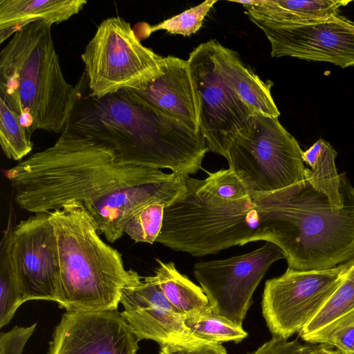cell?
I'll return each mask as SVG.
<instances>
[{"label":"cell","instance_id":"6da1fadb","mask_svg":"<svg viewBox=\"0 0 354 354\" xmlns=\"http://www.w3.org/2000/svg\"><path fill=\"white\" fill-rule=\"evenodd\" d=\"M170 174L122 163L113 147L67 127L52 146L5 171L21 209L49 212L80 202L111 243L122 236L137 210L160 195L158 180Z\"/></svg>","mask_w":354,"mask_h":354},{"label":"cell","instance_id":"7a4b0ae2","mask_svg":"<svg viewBox=\"0 0 354 354\" xmlns=\"http://www.w3.org/2000/svg\"><path fill=\"white\" fill-rule=\"evenodd\" d=\"M66 127L113 147L122 163L169 169L180 176L201 169L209 151L201 131L122 92L83 98L79 89Z\"/></svg>","mask_w":354,"mask_h":354},{"label":"cell","instance_id":"3957f363","mask_svg":"<svg viewBox=\"0 0 354 354\" xmlns=\"http://www.w3.org/2000/svg\"><path fill=\"white\" fill-rule=\"evenodd\" d=\"M339 175V208L306 180L259 201L266 241L282 250L288 268L328 270L354 259V187Z\"/></svg>","mask_w":354,"mask_h":354},{"label":"cell","instance_id":"277c9868","mask_svg":"<svg viewBox=\"0 0 354 354\" xmlns=\"http://www.w3.org/2000/svg\"><path fill=\"white\" fill-rule=\"evenodd\" d=\"M52 26L44 21L25 26L0 53V91L30 135L35 130L62 133L78 97V85L69 84L63 74Z\"/></svg>","mask_w":354,"mask_h":354},{"label":"cell","instance_id":"5b68a950","mask_svg":"<svg viewBox=\"0 0 354 354\" xmlns=\"http://www.w3.org/2000/svg\"><path fill=\"white\" fill-rule=\"evenodd\" d=\"M60 267L56 299L66 311L118 310L129 279L119 252L100 237L93 218L77 201L49 212Z\"/></svg>","mask_w":354,"mask_h":354},{"label":"cell","instance_id":"8992f818","mask_svg":"<svg viewBox=\"0 0 354 354\" xmlns=\"http://www.w3.org/2000/svg\"><path fill=\"white\" fill-rule=\"evenodd\" d=\"M183 178L184 189L164 209L156 242L201 257L266 241L259 201L251 196L224 198L214 193L205 179L187 175Z\"/></svg>","mask_w":354,"mask_h":354},{"label":"cell","instance_id":"52a82bcc","mask_svg":"<svg viewBox=\"0 0 354 354\" xmlns=\"http://www.w3.org/2000/svg\"><path fill=\"white\" fill-rule=\"evenodd\" d=\"M303 151L278 118L254 112L223 156L251 196L259 201L306 180Z\"/></svg>","mask_w":354,"mask_h":354},{"label":"cell","instance_id":"ba28073f","mask_svg":"<svg viewBox=\"0 0 354 354\" xmlns=\"http://www.w3.org/2000/svg\"><path fill=\"white\" fill-rule=\"evenodd\" d=\"M88 95L101 98L124 90H142L162 71L163 57L142 44L121 17L101 22L81 55Z\"/></svg>","mask_w":354,"mask_h":354},{"label":"cell","instance_id":"9c48e42d","mask_svg":"<svg viewBox=\"0 0 354 354\" xmlns=\"http://www.w3.org/2000/svg\"><path fill=\"white\" fill-rule=\"evenodd\" d=\"M353 259L328 270L288 268L282 275L267 280L262 313L272 336L288 339L299 333L336 290Z\"/></svg>","mask_w":354,"mask_h":354},{"label":"cell","instance_id":"30bf717a","mask_svg":"<svg viewBox=\"0 0 354 354\" xmlns=\"http://www.w3.org/2000/svg\"><path fill=\"white\" fill-rule=\"evenodd\" d=\"M198 110L199 128L209 150L223 156L227 145L254 112L223 77L214 40L201 44L187 59Z\"/></svg>","mask_w":354,"mask_h":354},{"label":"cell","instance_id":"8fae6325","mask_svg":"<svg viewBox=\"0 0 354 354\" xmlns=\"http://www.w3.org/2000/svg\"><path fill=\"white\" fill-rule=\"evenodd\" d=\"M281 259H285L282 250L266 241L245 254L198 262L194 265V274L212 311L242 326L255 289L270 266Z\"/></svg>","mask_w":354,"mask_h":354},{"label":"cell","instance_id":"7c38bea8","mask_svg":"<svg viewBox=\"0 0 354 354\" xmlns=\"http://www.w3.org/2000/svg\"><path fill=\"white\" fill-rule=\"evenodd\" d=\"M9 252L23 302L55 301L59 288L57 241L49 212H37L12 227Z\"/></svg>","mask_w":354,"mask_h":354},{"label":"cell","instance_id":"4fadbf2b","mask_svg":"<svg viewBox=\"0 0 354 354\" xmlns=\"http://www.w3.org/2000/svg\"><path fill=\"white\" fill-rule=\"evenodd\" d=\"M253 23L270 41L273 57L328 62L342 68L354 66V21L340 12L299 25Z\"/></svg>","mask_w":354,"mask_h":354},{"label":"cell","instance_id":"5bb4252c","mask_svg":"<svg viewBox=\"0 0 354 354\" xmlns=\"http://www.w3.org/2000/svg\"><path fill=\"white\" fill-rule=\"evenodd\" d=\"M121 291L122 315L138 341L151 339L162 345L194 346L208 341L196 336L161 290L155 276L142 277L129 270Z\"/></svg>","mask_w":354,"mask_h":354},{"label":"cell","instance_id":"9a60e30c","mask_svg":"<svg viewBox=\"0 0 354 354\" xmlns=\"http://www.w3.org/2000/svg\"><path fill=\"white\" fill-rule=\"evenodd\" d=\"M138 342L118 310L66 311L48 354H137Z\"/></svg>","mask_w":354,"mask_h":354},{"label":"cell","instance_id":"2e32d148","mask_svg":"<svg viewBox=\"0 0 354 354\" xmlns=\"http://www.w3.org/2000/svg\"><path fill=\"white\" fill-rule=\"evenodd\" d=\"M200 131L198 110L187 60L163 57L162 71L140 91H120Z\"/></svg>","mask_w":354,"mask_h":354},{"label":"cell","instance_id":"e0dca14e","mask_svg":"<svg viewBox=\"0 0 354 354\" xmlns=\"http://www.w3.org/2000/svg\"><path fill=\"white\" fill-rule=\"evenodd\" d=\"M241 3L252 22L270 26H291L330 18L339 13L351 0H250Z\"/></svg>","mask_w":354,"mask_h":354},{"label":"cell","instance_id":"ac0fdd59","mask_svg":"<svg viewBox=\"0 0 354 354\" xmlns=\"http://www.w3.org/2000/svg\"><path fill=\"white\" fill-rule=\"evenodd\" d=\"M220 71L226 82L254 113L279 118L280 112L271 95L273 83L263 82L247 67L236 53L214 40Z\"/></svg>","mask_w":354,"mask_h":354},{"label":"cell","instance_id":"d6986e66","mask_svg":"<svg viewBox=\"0 0 354 354\" xmlns=\"http://www.w3.org/2000/svg\"><path fill=\"white\" fill-rule=\"evenodd\" d=\"M86 3L85 0H0V44L30 23L65 21Z\"/></svg>","mask_w":354,"mask_h":354},{"label":"cell","instance_id":"ffe728a7","mask_svg":"<svg viewBox=\"0 0 354 354\" xmlns=\"http://www.w3.org/2000/svg\"><path fill=\"white\" fill-rule=\"evenodd\" d=\"M354 313V259L329 299L313 319L301 330L299 337L308 343L321 344L339 322Z\"/></svg>","mask_w":354,"mask_h":354},{"label":"cell","instance_id":"44dd1931","mask_svg":"<svg viewBox=\"0 0 354 354\" xmlns=\"http://www.w3.org/2000/svg\"><path fill=\"white\" fill-rule=\"evenodd\" d=\"M337 152L331 145L320 138L303 151L302 159L310 168L306 169V180L315 189L324 193L330 203L339 208L343 205L340 191V175L335 160Z\"/></svg>","mask_w":354,"mask_h":354},{"label":"cell","instance_id":"7402d4cb","mask_svg":"<svg viewBox=\"0 0 354 354\" xmlns=\"http://www.w3.org/2000/svg\"><path fill=\"white\" fill-rule=\"evenodd\" d=\"M158 267L155 277L163 294L180 313L188 316L198 313L209 305V299L201 287L180 273L174 263L156 259Z\"/></svg>","mask_w":354,"mask_h":354},{"label":"cell","instance_id":"603a6c76","mask_svg":"<svg viewBox=\"0 0 354 354\" xmlns=\"http://www.w3.org/2000/svg\"><path fill=\"white\" fill-rule=\"evenodd\" d=\"M30 137L15 106L0 91V144L4 154L13 160H21L32 149Z\"/></svg>","mask_w":354,"mask_h":354},{"label":"cell","instance_id":"cb8c5ba5","mask_svg":"<svg viewBox=\"0 0 354 354\" xmlns=\"http://www.w3.org/2000/svg\"><path fill=\"white\" fill-rule=\"evenodd\" d=\"M185 324L196 336L208 342L239 343L248 336L242 326L214 313L209 305L198 313L185 316Z\"/></svg>","mask_w":354,"mask_h":354},{"label":"cell","instance_id":"d4e9b609","mask_svg":"<svg viewBox=\"0 0 354 354\" xmlns=\"http://www.w3.org/2000/svg\"><path fill=\"white\" fill-rule=\"evenodd\" d=\"M10 217L4 232L0 250V327L8 324L17 308L24 304L12 269L10 252L9 236L12 226Z\"/></svg>","mask_w":354,"mask_h":354},{"label":"cell","instance_id":"484cf974","mask_svg":"<svg viewBox=\"0 0 354 354\" xmlns=\"http://www.w3.org/2000/svg\"><path fill=\"white\" fill-rule=\"evenodd\" d=\"M168 204L156 200L142 207L125 223L124 232L135 242L153 244L161 230L164 209Z\"/></svg>","mask_w":354,"mask_h":354},{"label":"cell","instance_id":"4316f807","mask_svg":"<svg viewBox=\"0 0 354 354\" xmlns=\"http://www.w3.org/2000/svg\"><path fill=\"white\" fill-rule=\"evenodd\" d=\"M216 2L215 0L205 1L157 25L149 26L148 33L160 30L183 36L196 33L202 26L203 21L209 10Z\"/></svg>","mask_w":354,"mask_h":354},{"label":"cell","instance_id":"83f0119b","mask_svg":"<svg viewBox=\"0 0 354 354\" xmlns=\"http://www.w3.org/2000/svg\"><path fill=\"white\" fill-rule=\"evenodd\" d=\"M208 174L205 178L207 185L218 196L230 200L251 196L243 182L229 168Z\"/></svg>","mask_w":354,"mask_h":354},{"label":"cell","instance_id":"f1b7e54d","mask_svg":"<svg viewBox=\"0 0 354 354\" xmlns=\"http://www.w3.org/2000/svg\"><path fill=\"white\" fill-rule=\"evenodd\" d=\"M321 344L335 346L341 354H354V313L337 323Z\"/></svg>","mask_w":354,"mask_h":354},{"label":"cell","instance_id":"f546056e","mask_svg":"<svg viewBox=\"0 0 354 354\" xmlns=\"http://www.w3.org/2000/svg\"><path fill=\"white\" fill-rule=\"evenodd\" d=\"M316 345H303L297 339L288 341L272 337L250 354H309Z\"/></svg>","mask_w":354,"mask_h":354},{"label":"cell","instance_id":"4dcf8cb0","mask_svg":"<svg viewBox=\"0 0 354 354\" xmlns=\"http://www.w3.org/2000/svg\"><path fill=\"white\" fill-rule=\"evenodd\" d=\"M37 324L28 327L15 326L7 333H1V354H21L24 347L32 335Z\"/></svg>","mask_w":354,"mask_h":354},{"label":"cell","instance_id":"1f68e13d","mask_svg":"<svg viewBox=\"0 0 354 354\" xmlns=\"http://www.w3.org/2000/svg\"><path fill=\"white\" fill-rule=\"evenodd\" d=\"M159 354H227L225 348L219 342H207L197 346H160Z\"/></svg>","mask_w":354,"mask_h":354},{"label":"cell","instance_id":"d6a6232c","mask_svg":"<svg viewBox=\"0 0 354 354\" xmlns=\"http://www.w3.org/2000/svg\"><path fill=\"white\" fill-rule=\"evenodd\" d=\"M309 354H340L327 346V344H319Z\"/></svg>","mask_w":354,"mask_h":354}]
</instances>
